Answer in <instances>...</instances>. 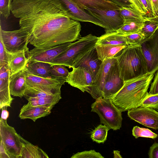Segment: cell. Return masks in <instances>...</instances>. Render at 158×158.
<instances>
[{"label": "cell", "mask_w": 158, "mask_h": 158, "mask_svg": "<svg viewBox=\"0 0 158 158\" xmlns=\"http://www.w3.org/2000/svg\"><path fill=\"white\" fill-rule=\"evenodd\" d=\"M11 12L19 19L20 28L28 32L29 44L38 48L71 43L81 37L80 23L51 0H13Z\"/></svg>", "instance_id": "cell-1"}, {"label": "cell", "mask_w": 158, "mask_h": 158, "mask_svg": "<svg viewBox=\"0 0 158 158\" xmlns=\"http://www.w3.org/2000/svg\"><path fill=\"white\" fill-rule=\"evenodd\" d=\"M156 72L125 81L122 88L111 99L113 103L122 112L139 107L148 95V89Z\"/></svg>", "instance_id": "cell-2"}, {"label": "cell", "mask_w": 158, "mask_h": 158, "mask_svg": "<svg viewBox=\"0 0 158 158\" xmlns=\"http://www.w3.org/2000/svg\"><path fill=\"white\" fill-rule=\"evenodd\" d=\"M115 57L120 77L124 81L148 73L140 45H129Z\"/></svg>", "instance_id": "cell-3"}, {"label": "cell", "mask_w": 158, "mask_h": 158, "mask_svg": "<svg viewBox=\"0 0 158 158\" xmlns=\"http://www.w3.org/2000/svg\"><path fill=\"white\" fill-rule=\"evenodd\" d=\"M98 37L91 34L81 37L72 43L69 48L49 63L72 68L75 61L82 55L96 47Z\"/></svg>", "instance_id": "cell-4"}, {"label": "cell", "mask_w": 158, "mask_h": 158, "mask_svg": "<svg viewBox=\"0 0 158 158\" xmlns=\"http://www.w3.org/2000/svg\"><path fill=\"white\" fill-rule=\"evenodd\" d=\"M91 112L98 115L101 123L110 130H116L121 127L122 112L113 103L110 99L102 97L96 99L91 105Z\"/></svg>", "instance_id": "cell-5"}, {"label": "cell", "mask_w": 158, "mask_h": 158, "mask_svg": "<svg viewBox=\"0 0 158 158\" xmlns=\"http://www.w3.org/2000/svg\"><path fill=\"white\" fill-rule=\"evenodd\" d=\"M0 141L10 158H19L22 148L21 136L9 126L7 120L0 119Z\"/></svg>", "instance_id": "cell-6"}, {"label": "cell", "mask_w": 158, "mask_h": 158, "mask_svg": "<svg viewBox=\"0 0 158 158\" xmlns=\"http://www.w3.org/2000/svg\"><path fill=\"white\" fill-rule=\"evenodd\" d=\"M0 38L6 51L11 53L28 48L29 33L26 30L20 28L12 31L0 30Z\"/></svg>", "instance_id": "cell-7"}, {"label": "cell", "mask_w": 158, "mask_h": 158, "mask_svg": "<svg viewBox=\"0 0 158 158\" xmlns=\"http://www.w3.org/2000/svg\"><path fill=\"white\" fill-rule=\"evenodd\" d=\"M85 10L100 21L106 33L115 31L123 24L124 21L120 15L119 9L102 10L87 7Z\"/></svg>", "instance_id": "cell-8"}, {"label": "cell", "mask_w": 158, "mask_h": 158, "mask_svg": "<svg viewBox=\"0 0 158 158\" xmlns=\"http://www.w3.org/2000/svg\"><path fill=\"white\" fill-rule=\"evenodd\" d=\"M66 15L78 22H88L104 28L100 21L79 8L71 0H51Z\"/></svg>", "instance_id": "cell-9"}, {"label": "cell", "mask_w": 158, "mask_h": 158, "mask_svg": "<svg viewBox=\"0 0 158 158\" xmlns=\"http://www.w3.org/2000/svg\"><path fill=\"white\" fill-rule=\"evenodd\" d=\"M147 65L148 73L158 69V29L140 44Z\"/></svg>", "instance_id": "cell-10"}, {"label": "cell", "mask_w": 158, "mask_h": 158, "mask_svg": "<svg viewBox=\"0 0 158 158\" xmlns=\"http://www.w3.org/2000/svg\"><path fill=\"white\" fill-rule=\"evenodd\" d=\"M94 77L86 68L78 66L73 68L66 77V82L82 92L89 93L92 86Z\"/></svg>", "instance_id": "cell-11"}, {"label": "cell", "mask_w": 158, "mask_h": 158, "mask_svg": "<svg viewBox=\"0 0 158 158\" xmlns=\"http://www.w3.org/2000/svg\"><path fill=\"white\" fill-rule=\"evenodd\" d=\"M131 119L147 127L158 130V112L152 108L139 107L128 110Z\"/></svg>", "instance_id": "cell-12"}, {"label": "cell", "mask_w": 158, "mask_h": 158, "mask_svg": "<svg viewBox=\"0 0 158 158\" xmlns=\"http://www.w3.org/2000/svg\"><path fill=\"white\" fill-rule=\"evenodd\" d=\"M71 44V42L64 43L44 49L35 47L30 51L28 61L42 62L49 64L66 51Z\"/></svg>", "instance_id": "cell-13"}, {"label": "cell", "mask_w": 158, "mask_h": 158, "mask_svg": "<svg viewBox=\"0 0 158 158\" xmlns=\"http://www.w3.org/2000/svg\"><path fill=\"white\" fill-rule=\"evenodd\" d=\"M116 62V57L102 62L100 67L94 78L92 86L89 93L94 98L96 99L102 97L106 77L111 67Z\"/></svg>", "instance_id": "cell-14"}, {"label": "cell", "mask_w": 158, "mask_h": 158, "mask_svg": "<svg viewBox=\"0 0 158 158\" xmlns=\"http://www.w3.org/2000/svg\"><path fill=\"white\" fill-rule=\"evenodd\" d=\"M124 81L121 78L117 62L111 67L106 77L102 97L111 99L121 89Z\"/></svg>", "instance_id": "cell-15"}, {"label": "cell", "mask_w": 158, "mask_h": 158, "mask_svg": "<svg viewBox=\"0 0 158 158\" xmlns=\"http://www.w3.org/2000/svg\"><path fill=\"white\" fill-rule=\"evenodd\" d=\"M102 62L98 58L95 47L77 59L74 62L72 68L78 66L86 68L89 69L94 78Z\"/></svg>", "instance_id": "cell-16"}, {"label": "cell", "mask_w": 158, "mask_h": 158, "mask_svg": "<svg viewBox=\"0 0 158 158\" xmlns=\"http://www.w3.org/2000/svg\"><path fill=\"white\" fill-rule=\"evenodd\" d=\"M54 105L33 106L28 102L21 108L19 117L21 119H30L34 122L50 114Z\"/></svg>", "instance_id": "cell-17"}, {"label": "cell", "mask_w": 158, "mask_h": 158, "mask_svg": "<svg viewBox=\"0 0 158 158\" xmlns=\"http://www.w3.org/2000/svg\"><path fill=\"white\" fill-rule=\"evenodd\" d=\"M10 74L9 68L0 67V109L4 106L10 107L14 99L11 96L9 87Z\"/></svg>", "instance_id": "cell-18"}, {"label": "cell", "mask_w": 158, "mask_h": 158, "mask_svg": "<svg viewBox=\"0 0 158 158\" xmlns=\"http://www.w3.org/2000/svg\"><path fill=\"white\" fill-rule=\"evenodd\" d=\"M29 52L28 48L13 53L7 52L10 76L25 69L28 61Z\"/></svg>", "instance_id": "cell-19"}, {"label": "cell", "mask_w": 158, "mask_h": 158, "mask_svg": "<svg viewBox=\"0 0 158 158\" xmlns=\"http://www.w3.org/2000/svg\"><path fill=\"white\" fill-rule=\"evenodd\" d=\"M61 87H27L24 97L26 99L29 98H44L61 97L60 90Z\"/></svg>", "instance_id": "cell-20"}, {"label": "cell", "mask_w": 158, "mask_h": 158, "mask_svg": "<svg viewBox=\"0 0 158 158\" xmlns=\"http://www.w3.org/2000/svg\"><path fill=\"white\" fill-rule=\"evenodd\" d=\"M25 73L27 87H28L62 86L66 82V77L46 78L34 75L26 71Z\"/></svg>", "instance_id": "cell-21"}, {"label": "cell", "mask_w": 158, "mask_h": 158, "mask_svg": "<svg viewBox=\"0 0 158 158\" xmlns=\"http://www.w3.org/2000/svg\"><path fill=\"white\" fill-rule=\"evenodd\" d=\"M9 87L11 95L20 98L24 97L27 88L25 69L10 76Z\"/></svg>", "instance_id": "cell-22"}, {"label": "cell", "mask_w": 158, "mask_h": 158, "mask_svg": "<svg viewBox=\"0 0 158 158\" xmlns=\"http://www.w3.org/2000/svg\"><path fill=\"white\" fill-rule=\"evenodd\" d=\"M79 8L85 10L87 7L106 10L118 9L120 7L117 4L106 0H71Z\"/></svg>", "instance_id": "cell-23"}, {"label": "cell", "mask_w": 158, "mask_h": 158, "mask_svg": "<svg viewBox=\"0 0 158 158\" xmlns=\"http://www.w3.org/2000/svg\"><path fill=\"white\" fill-rule=\"evenodd\" d=\"M22 148L19 158H48L47 154L38 146L21 137Z\"/></svg>", "instance_id": "cell-24"}, {"label": "cell", "mask_w": 158, "mask_h": 158, "mask_svg": "<svg viewBox=\"0 0 158 158\" xmlns=\"http://www.w3.org/2000/svg\"><path fill=\"white\" fill-rule=\"evenodd\" d=\"M51 64L39 61H28L24 69L25 71L36 76L52 78L49 73Z\"/></svg>", "instance_id": "cell-25"}, {"label": "cell", "mask_w": 158, "mask_h": 158, "mask_svg": "<svg viewBox=\"0 0 158 158\" xmlns=\"http://www.w3.org/2000/svg\"><path fill=\"white\" fill-rule=\"evenodd\" d=\"M96 45H128L124 35L116 31L105 33L98 37Z\"/></svg>", "instance_id": "cell-26"}, {"label": "cell", "mask_w": 158, "mask_h": 158, "mask_svg": "<svg viewBox=\"0 0 158 158\" xmlns=\"http://www.w3.org/2000/svg\"><path fill=\"white\" fill-rule=\"evenodd\" d=\"M128 45H96V50L99 59L103 62L109 59L115 57Z\"/></svg>", "instance_id": "cell-27"}, {"label": "cell", "mask_w": 158, "mask_h": 158, "mask_svg": "<svg viewBox=\"0 0 158 158\" xmlns=\"http://www.w3.org/2000/svg\"><path fill=\"white\" fill-rule=\"evenodd\" d=\"M120 14L124 20H137L144 21L149 18L135 9L125 6L119 9Z\"/></svg>", "instance_id": "cell-28"}, {"label": "cell", "mask_w": 158, "mask_h": 158, "mask_svg": "<svg viewBox=\"0 0 158 158\" xmlns=\"http://www.w3.org/2000/svg\"><path fill=\"white\" fill-rule=\"evenodd\" d=\"M143 23L140 20H124L123 25L116 31L122 35L137 32L140 31Z\"/></svg>", "instance_id": "cell-29"}, {"label": "cell", "mask_w": 158, "mask_h": 158, "mask_svg": "<svg viewBox=\"0 0 158 158\" xmlns=\"http://www.w3.org/2000/svg\"><path fill=\"white\" fill-rule=\"evenodd\" d=\"M158 29V19L149 18L143 22L140 31L145 39L152 35Z\"/></svg>", "instance_id": "cell-30"}, {"label": "cell", "mask_w": 158, "mask_h": 158, "mask_svg": "<svg viewBox=\"0 0 158 158\" xmlns=\"http://www.w3.org/2000/svg\"><path fill=\"white\" fill-rule=\"evenodd\" d=\"M109 130L106 125L100 124L92 131L90 137L93 141L98 143H103L107 139Z\"/></svg>", "instance_id": "cell-31"}, {"label": "cell", "mask_w": 158, "mask_h": 158, "mask_svg": "<svg viewBox=\"0 0 158 158\" xmlns=\"http://www.w3.org/2000/svg\"><path fill=\"white\" fill-rule=\"evenodd\" d=\"M69 72L65 66L61 64L51 65L49 73L52 78L66 77Z\"/></svg>", "instance_id": "cell-32"}, {"label": "cell", "mask_w": 158, "mask_h": 158, "mask_svg": "<svg viewBox=\"0 0 158 158\" xmlns=\"http://www.w3.org/2000/svg\"><path fill=\"white\" fill-rule=\"evenodd\" d=\"M132 134L136 139L139 137H143L155 139L158 136V135L148 129L140 127L137 126L133 127Z\"/></svg>", "instance_id": "cell-33"}, {"label": "cell", "mask_w": 158, "mask_h": 158, "mask_svg": "<svg viewBox=\"0 0 158 158\" xmlns=\"http://www.w3.org/2000/svg\"><path fill=\"white\" fill-rule=\"evenodd\" d=\"M123 35L125 36L126 42L128 45H140L145 39L143 35L140 31Z\"/></svg>", "instance_id": "cell-34"}, {"label": "cell", "mask_w": 158, "mask_h": 158, "mask_svg": "<svg viewBox=\"0 0 158 158\" xmlns=\"http://www.w3.org/2000/svg\"><path fill=\"white\" fill-rule=\"evenodd\" d=\"M139 107L154 108L158 110V94L148 95Z\"/></svg>", "instance_id": "cell-35"}, {"label": "cell", "mask_w": 158, "mask_h": 158, "mask_svg": "<svg viewBox=\"0 0 158 158\" xmlns=\"http://www.w3.org/2000/svg\"><path fill=\"white\" fill-rule=\"evenodd\" d=\"M13 0H0V15L6 19L10 14Z\"/></svg>", "instance_id": "cell-36"}, {"label": "cell", "mask_w": 158, "mask_h": 158, "mask_svg": "<svg viewBox=\"0 0 158 158\" xmlns=\"http://www.w3.org/2000/svg\"><path fill=\"white\" fill-rule=\"evenodd\" d=\"M101 154L94 150L85 151L78 152L73 155L71 158H104Z\"/></svg>", "instance_id": "cell-37"}, {"label": "cell", "mask_w": 158, "mask_h": 158, "mask_svg": "<svg viewBox=\"0 0 158 158\" xmlns=\"http://www.w3.org/2000/svg\"><path fill=\"white\" fill-rule=\"evenodd\" d=\"M9 57L2 40L0 38V67L8 68Z\"/></svg>", "instance_id": "cell-38"}, {"label": "cell", "mask_w": 158, "mask_h": 158, "mask_svg": "<svg viewBox=\"0 0 158 158\" xmlns=\"http://www.w3.org/2000/svg\"><path fill=\"white\" fill-rule=\"evenodd\" d=\"M150 10V18L158 19V0H147Z\"/></svg>", "instance_id": "cell-39"}, {"label": "cell", "mask_w": 158, "mask_h": 158, "mask_svg": "<svg viewBox=\"0 0 158 158\" xmlns=\"http://www.w3.org/2000/svg\"><path fill=\"white\" fill-rule=\"evenodd\" d=\"M127 0L130 3L136 10L148 17L147 11L140 0Z\"/></svg>", "instance_id": "cell-40"}, {"label": "cell", "mask_w": 158, "mask_h": 158, "mask_svg": "<svg viewBox=\"0 0 158 158\" xmlns=\"http://www.w3.org/2000/svg\"><path fill=\"white\" fill-rule=\"evenodd\" d=\"M153 81L151 86L148 95H153L158 94V69L154 77Z\"/></svg>", "instance_id": "cell-41"}, {"label": "cell", "mask_w": 158, "mask_h": 158, "mask_svg": "<svg viewBox=\"0 0 158 158\" xmlns=\"http://www.w3.org/2000/svg\"><path fill=\"white\" fill-rule=\"evenodd\" d=\"M148 155L149 158H158V143H155L152 145Z\"/></svg>", "instance_id": "cell-42"}, {"label": "cell", "mask_w": 158, "mask_h": 158, "mask_svg": "<svg viewBox=\"0 0 158 158\" xmlns=\"http://www.w3.org/2000/svg\"><path fill=\"white\" fill-rule=\"evenodd\" d=\"M115 3L120 7L125 6L135 8L134 6L127 0H106Z\"/></svg>", "instance_id": "cell-43"}, {"label": "cell", "mask_w": 158, "mask_h": 158, "mask_svg": "<svg viewBox=\"0 0 158 158\" xmlns=\"http://www.w3.org/2000/svg\"><path fill=\"white\" fill-rule=\"evenodd\" d=\"M0 158H10L7 153L3 144L1 141L0 146Z\"/></svg>", "instance_id": "cell-44"}, {"label": "cell", "mask_w": 158, "mask_h": 158, "mask_svg": "<svg viewBox=\"0 0 158 158\" xmlns=\"http://www.w3.org/2000/svg\"><path fill=\"white\" fill-rule=\"evenodd\" d=\"M7 106H4L2 108V113L1 118L4 120H7L9 116V113L7 110Z\"/></svg>", "instance_id": "cell-45"}, {"label": "cell", "mask_w": 158, "mask_h": 158, "mask_svg": "<svg viewBox=\"0 0 158 158\" xmlns=\"http://www.w3.org/2000/svg\"><path fill=\"white\" fill-rule=\"evenodd\" d=\"M114 158H122L120 154V152L118 150L113 151Z\"/></svg>", "instance_id": "cell-46"}]
</instances>
